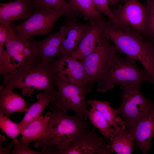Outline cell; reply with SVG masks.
Instances as JSON below:
<instances>
[{"mask_svg":"<svg viewBox=\"0 0 154 154\" xmlns=\"http://www.w3.org/2000/svg\"><path fill=\"white\" fill-rule=\"evenodd\" d=\"M46 115L49 117L44 132L35 141V147L42 151L49 149L60 154L80 134L88 130L86 120L76 114L70 116L61 110L50 106Z\"/></svg>","mask_w":154,"mask_h":154,"instance_id":"cell-1","label":"cell"},{"mask_svg":"<svg viewBox=\"0 0 154 154\" xmlns=\"http://www.w3.org/2000/svg\"><path fill=\"white\" fill-rule=\"evenodd\" d=\"M102 35L114 43L117 51L139 61L152 78L154 85V44L132 28L116 25L110 20L98 23Z\"/></svg>","mask_w":154,"mask_h":154,"instance_id":"cell-2","label":"cell"},{"mask_svg":"<svg viewBox=\"0 0 154 154\" xmlns=\"http://www.w3.org/2000/svg\"><path fill=\"white\" fill-rule=\"evenodd\" d=\"M58 72L53 60H42L27 64L9 72L5 76L3 86L18 88L22 94L30 97L35 90H48L56 94V82Z\"/></svg>","mask_w":154,"mask_h":154,"instance_id":"cell-3","label":"cell"},{"mask_svg":"<svg viewBox=\"0 0 154 154\" xmlns=\"http://www.w3.org/2000/svg\"><path fill=\"white\" fill-rule=\"evenodd\" d=\"M136 60L116 54L105 76L98 82L97 91L105 93L113 88L116 84H119L121 88L133 84L141 85L146 82L153 84L149 74L145 69L139 68Z\"/></svg>","mask_w":154,"mask_h":154,"instance_id":"cell-4","label":"cell"},{"mask_svg":"<svg viewBox=\"0 0 154 154\" xmlns=\"http://www.w3.org/2000/svg\"><path fill=\"white\" fill-rule=\"evenodd\" d=\"M109 40L102 35L94 50L80 60L84 66L90 91L94 83L105 76L116 54V48L110 44Z\"/></svg>","mask_w":154,"mask_h":154,"instance_id":"cell-5","label":"cell"},{"mask_svg":"<svg viewBox=\"0 0 154 154\" xmlns=\"http://www.w3.org/2000/svg\"><path fill=\"white\" fill-rule=\"evenodd\" d=\"M140 85L134 84L121 88L123 90L121 94L122 102L114 112L116 115H119L123 117L126 129L134 125L154 103L142 94L140 90Z\"/></svg>","mask_w":154,"mask_h":154,"instance_id":"cell-6","label":"cell"},{"mask_svg":"<svg viewBox=\"0 0 154 154\" xmlns=\"http://www.w3.org/2000/svg\"><path fill=\"white\" fill-rule=\"evenodd\" d=\"M57 90L56 99L52 107L67 113L70 111L86 120L89 110L85 96L86 89L58 78L56 82Z\"/></svg>","mask_w":154,"mask_h":154,"instance_id":"cell-7","label":"cell"},{"mask_svg":"<svg viewBox=\"0 0 154 154\" xmlns=\"http://www.w3.org/2000/svg\"><path fill=\"white\" fill-rule=\"evenodd\" d=\"M64 15L55 9H38L20 25L13 26L17 35L25 40L37 35H45L51 32L57 20Z\"/></svg>","mask_w":154,"mask_h":154,"instance_id":"cell-8","label":"cell"},{"mask_svg":"<svg viewBox=\"0 0 154 154\" xmlns=\"http://www.w3.org/2000/svg\"><path fill=\"white\" fill-rule=\"evenodd\" d=\"M33 41L30 38L25 40L21 39L11 26L5 44L8 55L9 72L41 60L34 47Z\"/></svg>","mask_w":154,"mask_h":154,"instance_id":"cell-9","label":"cell"},{"mask_svg":"<svg viewBox=\"0 0 154 154\" xmlns=\"http://www.w3.org/2000/svg\"><path fill=\"white\" fill-rule=\"evenodd\" d=\"M93 126L90 131L78 135L71 145L60 154H110L111 152L107 144L110 138L100 137L95 132Z\"/></svg>","mask_w":154,"mask_h":154,"instance_id":"cell-10","label":"cell"},{"mask_svg":"<svg viewBox=\"0 0 154 154\" xmlns=\"http://www.w3.org/2000/svg\"><path fill=\"white\" fill-rule=\"evenodd\" d=\"M112 13L116 21L115 25L130 27L143 33L145 8L137 0H128L124 5H119Z\"/></svg>","mask_w":154,"mask_h":154,"instance_id":"cell-11","label":"cell"},{"mask_svg":"<svg viewBox=\"0 0 154 154\" xmlns=\"http://www.w3.org/2000/svg\"><path fill=\"white\" fill-rule=\"evenodd\" d=\"M53 61L58 72V78L90 92L82 62L71 54H65Z\"/></svg>","mask_w":154,"mask_h":154,"instance_id":"cell-12","label":"cell"},{"mask_svg":"<svg viewBox=\"0 0 154 154\" xmlns=\"http://www.w3.org/2000/svg\"><path fill=\"white\" fill-rule=\"evenodd\" d=\"M126 130L140 150L146 154L151 147V141L154 137V103L147 112Z\"/></svg>","mask_w":154,"mask_h":154,"instance_id":"cell-13","label":"cell"},{"mask_svg":"<svg viewBox=\"0 0 154 154\" xmlns=\"http://www.w3.org/2000/svg\"><path fill=\"white\" fill-rule=\"evenodd\" d=\"M66 23V33L60 50L61 56L65 54H72L90 29L92 24L90 23H82L74 17L67 18Z\"/></svg>","mask_w":154,"mask_h":154,"instance_id":"cell-14","label":"cell"},{"mask_svg":"<svg viewBox=\"0 0 154 154\" xmlns=\"http://www.w3.org/2000/svg\"><path fill=\"white\" fill-rule=\"evenodd\" d=\"M65 25L60 27L57 32L51 34L44 40H34V47L42 60L51 62L55 57H61L60 50L66 32Z\"/></svg>","mask_w":154,"mask_h":154,"instance_id":"cell-15","label":"cell"},{"mask_svg":"<svg viewBox=\"0 0 154 154\" xmlns=\"http://www.w3.org/2000/svg\"><path fill=\"white\" fill-rule=\"evenodd\" d=\"M32 6L30 0H16L0 4V24L9 26L14 21L27 19L32 15Z\"/></svg>","mask_w":154,"mask_h":154,"instance_id":"cell-16","label":"cell"},{"mask_svg":"<svg viewBox=\"0 0 154 154\" xmlns=\"http://www.w3.org/2000/svg\"><path fill=\"white\" fill-rule=\"evenodd\" d=\"M9 87H0V113L9 117L12 113L26 111L27 104L19 94Z\"/></svg>","mask_w":154,"mask_h":154,"instance_id":"cell-17","label":"cell"},{"mask_svg":"<svg viewBox=\"0 0 154 154\" xmlns=\"http://www.w3.org/2000/svg\"><path fill=\"white\" fill-rule=\"evenodd\" d=\"M56 95L50 91L44 90L37 95V101L27 108L23 118L19 123L21 131L27 124L39 117L50 103L55 101Z\"/></svg>","mask_w":154,"mask_h":154,"instance_id":"cell-18","label":"cell"},{"mask_svg":"<svg viewBox=\"0 0 154 154\" xmlns=\"http://www.w3.org/2000/svg\"><path fill=\"white\" fill-rule=\"evenodd\" d=\"M102 36L98 23H92V26L83 37L72 55L79 60H83L95 48L100 41Z\"/></svg>","mask_w":154,"mask_h":154,"instance_id":"cell-19","label":"cell"},{"mask_svg":"<svg viewBox=\"0 0 154 154\" xmlns=\"http://www.w3.org/2000/svg\"><path fill=\"white\" fill-rule=\"evenodd\" d=\"M110 145L113 151L118 154H131L135 149L134 141L131 135L125 127L112 128Z\"/></svg>","mask_w":154,"mask_h":154,"instance_id":"cell-20","label":"cell"},{"mask_svg":"<svg viewBox=\"0 0 154 154\" xmlns=\"http://www.w3.org/2000/svg\"><path fill=\"white\" fill-rule=\"evenodd\" d=\"M48 116L42 115L27 124L22 130L19 140L30 145L40 138L43 134L49 119Z\"/></svg>","mask_w":154,"mask_h":154,"instance_id":"cell-21","label":"cell"},{"mask_svg":"<svg viewBox=\"0 0 154 154\" xmlns=\"http://www.w3.org/2000/svg\"><path fill=\"white\" fill-rule=\"evenodd\" d=\"M72 8L80 13L91 23H98L103 20L92 0H69Z\"/></svg>","mask_w":154,"mask_h":154,"instance_id":"cell-22","label":"cell"},{"mask_svg":"<svg viewBox=\"0 0 154 154\" xmlns=\"http://www.w3.org/2000/svg\"><path fill=\"white\" fill-rule=\"evenodd\" d=\"M32 6L38 10L55 9L62 12L67 18L74 17L78 13L71 7L68 0H30Z\"/></svg>","mask_w":154,"mask_h":154,"instance_id":"cell-23","label":"cell"},{"mask_svg":"<svg viewBox=\"0 0 154 154\" xmlns=\"http://www.w3.org/2000/svg\"><path fill=\"white\" fill-rule=\"evenodd\" d=\"M86 103L99 111L111 127L114 128L125 127L123 120L116 114L114 110L110 106L109 102L90 100L87 101Z\"/></svg>","mask_w":154,"mask_h":154,"instance_id":"cell-24","label":"cell"},{"mask_svg":"<svg viewBox=\"0 0 154 154\" xmlns=\"http://www.w3.org/2000/svg\"><path fill=\"white\" fill-rule=\"evenodd\" d=\"M88 118L90 123L99 130L103 136L109 138H110L112 134L111 126L102 114L94 107H91L89 109Z\"/></svg>","mask_w":154,"mask_h":154,"instance_id":"cell-25","label":"cell"},{"mask_svg":"<svg viewBox=\"0 0 154 154\" xmlns=\"http://www.w3.org/2000/svg\"><path fill=\"white\" fill-rule=\"evenodd\" d=\"M0 127L1 131L13 140L21 134V129L19 123L11 120L8 117L0 113Z\"/></svg>","mask_w":154,"mask_h":154,"instance_id":"cell-26","label":"cell"},{"mask_svg":"<svg viewBox=\"0 0 154 154\" xmlns=\"http://www.w3.org/2000/svg\"><path fill=\"white\" fill-rule=\"evenodd\" d=\"M146 17L143 33L154 41V0H146Z\"/></svg>","mask_w":154,"mask_h":154,"instance_id":"cell-27","label":"cell"},{"mask_svg":"<svg viewBox=\"0 0 154 154\" xmlns=\"http://www.w3.org/2000/svg\"><path fill=\"white\" fill-rule=\"evenodd\" d=\"M14 149L12 154H48L47 151H37L32 150L29 147V145L22 142L15 138L13 139Z\"/></svg>","mask_w":154,"mask_h":154,"instance_id":"cell-28","label":"cell"},{"mask_svg":"<svg viewBox=\"0 0 154 154\" xmlns=\"http://www.w3.org/2000/svg\"><path fill=\"white\" fill-rule=\"evenodd\" d=\"M95 7L99 13H102L109 19L113 23H116L115 17L110 9L108 0H92Z\"/></svg>","mask_w":154,"mask_h":154,"instance_id":"cell-29","label":"cell"},{"mask_svg":"<svg viewBox=\"0 0 154 154\" xmlns=\"http://www.w3.org/2000/svg\"><path fill=\"white\" fill-rule=\"evenodd\" d=\"M9 72L8 54L3 46H0V74L4 76Z\"/></svg>","mask_w":154,"mask_h":154,"instance_id":"cell-30","label":"cell"},{"mask_svg":"<svg viewBox=\"0 0 154 154\" xmlns=\"http://www.w3.org/2000/svg\"><path fill=\"white\" fill-rule=\"evenodd\" d=\"M11 26L0 24V46H3L5 45Z\"/></svg>","mask_w":154,"mask_h":154,"instance_id":"cell-31","label":"cell"},{"mask_svg":"<svg viewBox=\"0 0 154 154\" xmlns=\"http://www.w3.org/2000/svg\"><path fill=\"white\" fill-rule=\"evenodd\" d=\"M14 146V145L12 143L9 144L7 147H3L0 146V154H10V150L11 148Z\"/></svg>","mask_w":154,"mask_h":154,"instance_id":"cell-32","label":"cell"},{"mask_svg":"<svg viewBox=\"0 0 154 154\" xmlns=\"http://www.w3.org/2000/svg\"><path fill=\"white\" fill-rule=\"evenodd\" d=\"M121 0H108L109 3L112 7H114ZM126 1L128 0H125Z\"/></svg>","mask_w":154,"mask_h":154,"instance_id":"cell-33","label":"cell"},{"mask_svg":"<svg viewBox=\"0 0 154 154\" xmlns=\"http://www.w3.org/2000/svg\"><path fill=\"white\" fill-rule=\"evenodd\" d=\"M0 144L2 143L3 142L5 139V136H2L1 135H0Z\"/></svg>","mask_w":154,"mask_h":154,"instance_id":"cell-34","label":"cell"}]
</instances>
